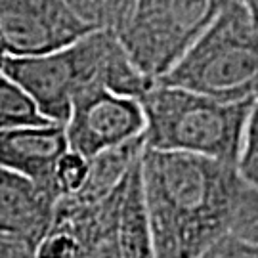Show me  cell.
<instances>
[{
	"mask_svg": "<svg viewBox=\"0 0 258 258\" xmlns=\"http://www.w3.org/2000/svg\"><path fill=\"white\" fill-rule=\"evenodd\" d=\"M144 134L146 115L138 100L119 96L103 86L79 94L65 122L69 149L88 161Z\"/></svg>",
	"mask_w": 258,
	"mask_h": 258,
	"instance_id": "7",
	"label": "cell"
},
{
	"mask_svg": "<svg viewBox=\"0 0 258 258\" xmlns=\"http://www.w3.org/2000/svg\"><path fill=\"white\" fill-rule=\"evenodd\" d=\"M67 151L65 124L50 122L0 130V166L25 176L55 199L54 172Z\"/></svg>",
	"mask_w": 258,
	"mask_h": 258,
	"instance_id": "8",
	"label": "cell"
},
{
	"mask_svg": "<svg viewBox=\"0 0 258 258\" xmlns=\"http://www.w3.org/2000/svg\"><path fill=\"white\" fill-rule=\"evenodd\" d=\"M237 170L250 185L258 187V100H254L247 119Z\"/></svg>",
	"mask_w": 258,
	"mask_h": 258,
	"instance_id": "15",
	"label": "cell"
},
{
	"mask_svg": "<svg viewBox=\"0 0 258 258\" xmlns=\"http://www.w3.org/2000/svg\"><path fill=\"white\" fill-rule=\"evenodd\" d=\"M50 124L33 100L8 77L0 75V130Z\"/></svg>",
	"mask_w": 258,
	"mask_h": 258,
	"instance_id": "12",
	"label": "cell"
},
{
	"mask_svg": "<svg viewBox=\"0 0 258 258\" xmlns=\"http://www.w3.org/2000/svg\"><path fill=\"white\" fill-rule=\"evenodd\" d=\"M117 258H157L142 187L140 159L119 184L115 214Z\"/></svg>",
	"mask_w": 258,
	"mask_h": 258,
	"instance_id": "10",
	"label": "cell"
},
{
	"mask_svg": "<svg viewBox=\"0 0 258 258\" xmlns=\"http://www.w3.org/2000/svg\"><path fill=\"white\" fill-rule=\"evenodd\" d=\"M140 172L157 258H197L226 235L258 245V187L235 165L144 146Z\"/></svg>",
	"mask_w": 258,
	"mask_h": 258,
	"instance_id": "1",
	"label": "cell"
},
{
	"mask_svg": "<svg viewBox=\"0 0 258 258\" xmlns=\"http://www.w3.org/2000/svg\"><path fill=\"white\" fill-rule=\"evenodd\" d=\"M94 31L63 0H0V52L6 57L52 54Z\"/></svg>",
	"mask_w": 258,
	"mask_h": 258,
	"instance_id": "6",
	"label": "cell"
},
{
	"mask_svg": "<svg viewBox=\"0 0 258 258\" xmlns=\"http://www.w3.org/2000/svg\"><path fill=\"white\" fill-rule=\"evenodd\" d=\"M144 146H146V138L142 136L90 159L86 182L77 194L69 195V199L79 205H94L103 201L120 184V180L130 170V166L140 159Z\"/></svg>",
	"mask_w": 258,
	"mask_h": 258,
	"instance_id": "11",
	"label": "cell"
},
{
	"mask_svg": "<svg viewBox=\"0 0 258 258\" xmlns=\"http://www.w3.org/2000/svg\"><path fill=\"white\" fill-rule=\"evenodd\" d=\"M218 102L256 100L258 23L241 0H230L187 54L157 81Z\"/></svg>",
	"mask_w": 258,
	"mask_h": 258,
	"instance_id": "4",
	"label": "cell"
},
{
	"mask_svg": "<svg viewBox=\"0 0 258 258\" xmlns=\"http://www.w3.org/2000/svg\"><path fill=\"white\" fill-rule=\"evenodd\" d=\"M197 258H258V245L226 235Z\"/></svg>",
	"mask_w": 258,
	"mask_h": 258,
	"instance_id": "16",
	"label": "cell"
},
{
	"mask_svg": "<svg viewBox=\"0 0 258 258\" xmlns=\"http://www.w3.org/2000/svg\"><path fill=\"white\" fill-rule=\"evenodd\" d=\"M55 199L25 176L0 166V237L37 249L52 226Z\"/></svg>",
	"mask_w": 258,
	"mask_h": 258,
	"instance_id": "9",
	"label": "cell"
},
{
	"mask_svg": "<svg viewBox=\"0 0 258 258\" xmlns=\"http://www.w3.org/2000/svg\"><path fill=\"white\" fill-rule=\"evenodd\" d=\"M2 75L18 84L50 122L65 124L81 92L103 86L140 100L155 83L134 67L113 31H94L71 46L37 57H4Z\"/></svg>",
	"mask_w": 258,
	"mask_h": 258,
	"instance_id": "2",
	"label": "cell"
},
{
	"mask_svg": "<svg viewBox=\"0 0 258 258\" xmlns=\"http://www.w3.org/2000/svg\"><path fill=\"white\" fill-rule=\"evenodd\" d=\"M4 57H6V55L0 52V75H2V61H4Z\"/></svg>",
	"mask_w": 258,
	"mask_h": 258,
	"instance_id": "18",
	"label": "cell"
},
{
	"mask_svg": "<svg viewBox=\"0 0 258 258\" xmlns=\"http://www.w3.org/2000/svg\"><path fill=\"white\" fill-rule=\"evenodd\" d=\"M243 6L249 10V14L252 16V19L258 23V0H241Z\"/></svg>",
	"mask_w": 258,
	"mask_h": 258,
	"instance_id": "17",
	"label": "cell"
},
{
	"mask_svg": "<svg viewBox=\"0 0 258 258\" xmlns=\"http://www.w3.org/2000/svg\"><path fill=\"white\" fill-rule=\"evenodd\" d=\"M256 100H258V90H256Z\"/></svg>",
	"mask_w": 258,
	"mask_h": 258,
	"instance_id": "19",
	"label": "cell"
},
{
	"mask_svg": "<svg viewBox=\"0 0 258 258\" xmlns=\"http://www.w3.org/2000/svg\"><path fill=\"white\" fill-rule=\"evenodd\" d=\"M138 102L146 115V148L209 157L237 166L254 100L218 102L203 94L155 84Z\"/></svg>",
	"mask_w": 258,
	"mask_h": 258,
	"instance_id": "3",
	"label": "cell"
},
{
	"mask_svg": "<svg viewBox=\"0 0 258 258\" xmlns=\"http://www.w3.org/2000/svg\"><path fill=\"white\" fill-rule=\"evenodd\" d=\"M79 18L98 31H117L136 0H63Z\"/></svg>",
	"mask_w": 258,
	"mask_h": 258,
	"instance_id": "13",
	"label": "cell"
},
{
	"mask_svg": "<svg viewBox=\"0 0 258 258\" xmlns=\"http://www.w3.org/2000/svg\"><path fill=\"white\" fill-rule=\"evenodd\" d=\"M230 0H136L115 31L134 67L157 83L214 23Z\"/></svg>",
	"mask_w": 258,
	"mask_h": 258,
	"instance_id": "5",
	"label": "cell"
},
{
	"mask_svg": "<svg viewBox=\"0 0 258 258\" xmlns=\"http://www.w3.org/2000/svg\"><path fill=\"white\" fill-rule=\"evenodd\" d=\"M88 168H90V161L69 149L59 159L54 172V189L57 194V199L77 194L86 182Z\"/></svg>",
	"mask_w": 258,
	"mask_h": 258,
	"instance_id": "14",
	"label": "cell"
}]
</instances>
